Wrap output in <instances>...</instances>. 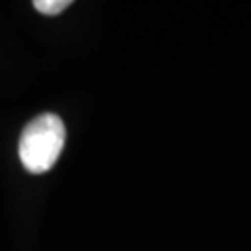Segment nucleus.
<instances>
[{"instance_id":"nucleus-1","label":"nucleus","mask_w":251,"mask_h":251,"mask_svg":"<svg viewBox=\"0 0 251 251\" xmlns=\"http://www.w3.org/2000/svg\"><path fill=\"white\" fill-rule=\"evenodd\" d=\"M65 145V125L56 114H39L19 140V158L28 173H45L58 162Z\"/></svg>"},{"instance_id":"nucleus-2","label":"nucleus","mask_w":251,"mask_h":251,"mask_svg":"<svg viewBox=\"0 0 251 251\" xmlns=\"http://www.w3.org/2000/svg\"><path fill=\"white\" fill-rule=\"evenodd\" d=\"M71 6V0H36L34 8L43 15H58Z\"/></svg>"}]
</instances>
